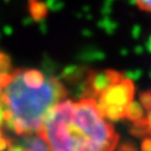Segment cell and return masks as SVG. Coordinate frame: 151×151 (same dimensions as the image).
<instances>
[{"mask_svg":"<svg viewBox=\"0 0 151 151\" xmlns=\"http://www.w3.org/2000/svg\"><path fill=\"white\" fill-rule=\"evenodd\" d=\"M37 134L50 151H114L119 141L92 97L60 101L50 109Z\"/></svg>","mask_w":151,"mask_h":151,"instance_id":"6da1fadb","label":"cell"},{"mask_svg":"<svg viewBox=\"0 0 151 151\" xmlns=\"http://www.w3.org/2000/svg\"><path fill=\"white\" fill-rule=\"evenodd\" d=\"M66 94L54 76L35 68H14L1 94L4 122L18 135L39 133L47 113Z\"/></svg>","mask_w":151,"mask_h":151,"instance_id":"7a4b0ae2","label":"cell"},{"mask_svg":"<svg viewBox=\"0 0 151 151\" xmlns=\"http://www.w3.org/2000/svg\"><path fill=\"white\" fill-rule=\"evenodd\" d=\"M134 84L129 78L121 77L112 83L96 99L97 108L104 118L118 121L124 118L129 104L133 101Z\"/></svg>","mask_w":151,"mask_h":151,"instance_id":"3957f363","label":"cell"},{"mask_svg":"<svg viewBox=\"0 0 151 151\" xmlns=\"http://www.w3.org/2000/svg\"><path fill=\"white\" fill-rule=\"evenodd\" d=\"M12 70L14 68L11 65L10 56L0 49V102H2V100H1L2 88L5 87V85L9 80Z\"/></svg>","mask_w":151,"mask_h":151,"instance_id":"277c9868","label":"cell"},{"mask_svg":"<svg viewBox=\"0 0 151 151\" xmlns=\"http://www.w3.org/2000/svg\"><path fill=\"white\" fill-rule=\"evenodd\" d=\"M130 133L135 138H147L151 137V125L147 118H141L133 122L130 128Z\"/></svg>","mask_w":151,"mask_h":151,"instance_id":"5b68a950","label":"cell"},{"mask_svg":"<svg viewBox=\"0 0 151 151\" xmlns=\"http://www.w3.org/2000/svg\"><path fill=\"white\" fill-rule=\"evenodd\" d=\"M145 115V110H143V106L141 105L139 102L137 101H132V102L129 104V106L125 111V115L124 118L131 121V122H134L137 120L143 118Z\"/></svg>","mask_w":151,"mask_h":151,"instance_id":"8992f818","label":"cell"},{"mask_svg":"<svg viewBox=\"0 0 151 151\" xmlns=\"http://www.w3.org/2000/svg\"><path fill=\"white\" fill-rule=\"evenodd\" d=\"M140 102L141 105L147 112H151V92H142L140 94Z\"/></svg>","mask_w":151,"mask_h":151,"instance_id":"52a82bcc","label":"cell"},{"mask_svg":"<svg viewBox=\"0 0 151 151\" xmlns=\"http://www.w3.org/2000/svg\"><path fill=\"white\" fill-rule=\"evenodd\" d=\"M133 2L141 11L151 14V0H133Z\"/></svg>","mask_w":151,"mask_h":151,"instance_id":"ba28073f","label":"cell"},{"mask_svg":"<svg viewBox=\"0 0 151 151\" xmlns=\"http://www.w3.org/2000/svg\"><path fill=\"white\" fill-rule=\"evenodd\" d=\"M141 151H151V138L147 137L141 142Z\"/></svg>","mask_w":151,"mask_h":151,"instance_id":"9c48e42d","label":"cell"},{"mask_svg":"<svg viewBox=\"0 0 151 151\" xmlns=\"http://www.w3.org/2000/svg\"><path fill=\"white\" fill-rule=\"evenodd\" d=\"M118 151H137V149H135V147L133 146L132 143L127 142V143H122V145L119 147Z\"/></svg>","mask_w":151,"mask_h":151,"instance_id":"30bf717a","label":"cell"},{"mask_svg":"<svg viewBox=\"0 0 151 151\" xmlns=\"http://www.w3.org/2000/svg\"><path fill=\"white\" fill-rule=\"evenodd\" d=\"M8 141H9V139L5 138L2 133L0 134V151H5L8 148Z\"/></svg>","mask_w":151,"mask_h":151,"instance_id":"8fae6325","label":"cell"}]
</instances>
